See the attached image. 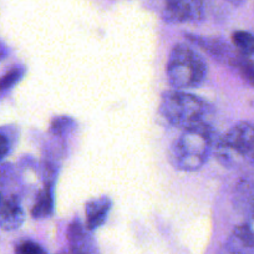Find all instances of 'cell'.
<instances>
[{
  "mask_svg": "<svg viewBox=\"0 0 254 254\" xmlns=\"http://www.w3.org/2000/svg\"><path fill=\"white\" fill-rule=\"evenodd\" d=\"M60 254H67V253H60Z\"/></svg>",
  "mask_w": 254,
  "mask_h": 254,
  "instance_id": "d6986e66",
  "label": "cell"
},
{
  "mask_svg": "<svg viewBox=\"0 0 254 254\" xmlns=\"http://www.w3.org/2000/svg\"><path fill=\"white\" fill-rule=\"evenodd\" d=\"M25 221V213L16 196H11L0 203V228L4 231L18 229Z\"/></svg>",
  "mask_w": 254,
  "mask_h": 254,
  "instance_id": "52a82bcc",
  "label": "cell"
},
{
  "mask_svg": "<svg viewBox=\"0 0 254 254\" xmlns=\"http://www.w3.org/2000/svg\"><path fill=\"white\" fill-rule=\"evenodd\" d=\"M15 254H48V252L39 243L33 241H24L16 246Z\"/></svg>",
  "mask_w": 254,
  "mask_h": 254,
  "instance_id": "9a60e30c",
  "label": "cell"
},
{
  "mask_svg": "<svg viewBox=\"0 0 254 254\" xmlns=\"http://www.w3.org/2000/svg\"><path fill=\"white\" fill-rule=\"evenodd\" d=\"M228 64L238 72L241 79L249 85L251 87H254V61L249 56L243 55L241 53H237L229 59Z\"/></svg>",
  "mask_w": 254,
  "mask_h": 254,
  "instance_id": "9c48e42d",
  "label": "cell"
},
{
  "mask_svg": "<svg viewBox=\"0 0 254 254\" xmlns=\"http://www.w3.org/2000/svg\"><path fill=\"white\" fill-rule=\"evenodd\" d=\"M72 120L70 117H56L53 122H51L50 131L54 133V135H64V133L69 132L70 127L72 126Z\"/></svg>",
  "mask_w": 254,
  "mask_h": 254,
  "instance_id": "5bb4252c",
  "label": "cell"
},
{
  "mask_svg": "<svg viewBox=\"0 0 254 254\" xmlns=\"http://www.w3.org/2000/svg\"><path fill=\"white\" fill-rule=\"evenodd\" d=\"M203 15V0H162V18L168 23H196Z\"/></svg>",
  "mask_w": 254,
  "mask_h": 254,
  "instance_id": "5b68a950",
  "label": "cell"
},
{
  "mask_svg": "<svg viewBox=\"0 0 254 254\" xmlns=\"http://www.w3.org/2000/svg\"><path fill=\"white\" fill-rule=\"evenodd\" d=\"M216 156L227 167L243 161L254 162V125L242 121L231 127L217 142Z\"/></svg>",
  "mask_w": 254,
  "mask_h": 254,
  "instance_id": "277c9868",
  "label": "cell"
},
{
  "mask_svg": "<svg viewBox=\"0 0 254 254\" xmlns=\"http://www.w3.org/2000/svg\"><path fill=\"white\" fill-rule=\"evenodd\" d=\"M53 193L49 187H45L36 198L35 204L31 209V216L34 218H46L53 213Z\"/></svg>",
  "mask_w": 254,
  "mask_h": 254,
  "instance_id": "30bf717a",
  "label": "cell"
},
{
  "mask_svg": "<svg viewBox=\"0 0 254 254\" xmlns=\"http://www.w3.org/2000/svg\"><path fill=\"white\" fill-rule=\"evenodd\" d=\"M3 201V194H1V190H0V203Z\"/></svg>",
  "mask_w": 254,
  "mask_h": 254,
  "instance_id": "ac0fdd59",
  "label": "cell"
},
{
  "mask_svg": "<svg viewBox=\"0 0 254 254\" xmlns=\"http://www.w3.org/2000/svg\"><path fill=\"white\" fill-rule=\"evenodd\" d=\"M229 4H232L233 6H241L246 3L247 0H227Z\"/></svg>",
  "mask_w": 254,
  "mask_h": 254,
  "instance_id": "e0dca14e",
  "label": "cell"
},
{
  "mask_svg": "<svg viewBox=\"0 0 254 254\" xmlns=\"http://www.w3.org/2000/svg\"><path fill=\"white\" fill-rule=\"evenodd\" d=\"M206 111L203 100L181 90L166 91L161 97L160 112L171 125L181 130L203 121Z\"/></svg>",
  "mask_w": 254,
  "mask_h": 254,
  "instance_id": "3957f363",
  "label": "cell"
},
{
  "mask_svg": "<svg viewBox=\"0 0 254 254\" xmlns=\"http://www.w3.org/2000/svg\"><path fill=\"white\" fill-rule=\"evenodd\" d=\"M213 143L214 132L207 122L186 127L171 147V163L177 170L186 172L201 170L208 161Z\"/></svg>",
  "mask_w": 254,
  "mask_h": 254,
  "instance_id": "6da1fadb",
  "label": "cell"
},
{
  "mask_svg": "<svg viewBox=\"0 0 254 254\" xmlns=\"http://www.w3.org/2000/svg\"><path fill=\"white\" fill-rule=\"evenodd\" d=\"M234 237L243 246L254 249V207L249 214L248 219L244 223L239 224L234 229Z\"/></svg>",
  "mask_w": 254,
  "mask_h": 254,
  "instance_id": "8fae6325",
  "label": "cell"
},
{
  "mask_svg": "<svg viewBox=\"0 0 254 254\" xmlns=\"http://www.w3.org/2000/svg\"><path fill=\"white\" fill-rule=\"evenodd\" d=\"M232 43L238 53L246 56H254V35L248 31L237 30L232 34Z\"/></svg>",
  "mask_w": 254,
  "mask_h": 254,
  "instance_id": "7c38bea8",
  "label": "cell"
},
{
  "mask_svg": "<svg viewBox=\"0 0 254 254\" xmlns=\"http://www.w3.org/2000/svg\"><path fill=\"white\" fill-rule=\"evenodd\" d=\"M168 84L173 90L185 91L199 87L208 76L206 60L193 48L178 44L171 50L166 65Z\"/></svg>",
  "mask_w": 254,
  "mask_h": 254,
  "instance_id": "7a4b0ae2",
  "label": "cell"
},
{
  "mask_svg": "<svg viewBox=\"0 0 254 254\" xmlns=\"http://www.w3.org/2000/svg\"><path fill=\"white\" fill-rule=\"evenodd\" d=\"M24 75L23 69H13L9 72H6L4 76L0 77V91H5L9 90L10 87H13L14 85L18 81H20V79Z\"/></svg>",
  "mask_w": 254,
  "mask_h": 254,
  "instance_id": "4fadbf2b",
  "label": "cell"
},
{
  "mask_svg": "<svg viewBox=\"0 0 254 254\" xmlns=\"http://www.w3.org/2000/svg\"><path fill=\"white\" fill-rule=\"evenodd\" d=\"M9 152V141L3 133L0 132V161L3 160Z\"/></svg>",
  "mask_w": 254,
  "mask_h": 254,
  "instance_id": "2e32d148",
  "label": "cell"
},
{
  "mask_svg": "<svg viewBox=\"0 0 254 254\" xmlns=\"http://www.w3.org/2000/svg\"><path fill=\"white\" fill-rule=\"evenodd\" d=\"M111 206L112 202L109 197H101L90 201L86 204V228L92 232L101 227L109 216Z\"/></svg>",
  "mask_w": 254,
  "mask_h": 254,
  "instance_id": "ba28073f",
  "label": "cell"
},
{
  "mask_svg": "<svg viewBox=\"0 0 254 254\" xmlns=\"http://www.w3.org/2000/svg\"><path fill=\"white\" fill-rule=\"evenodd\" d=\"M67 239L70 254H101L91 231H89L79 219H75L70 223Z\"/></svg>",
  "mask_w": 254,
  "mask_h": 254,
  "instance_id": "8992f818",
  "label": "cell"
}]
</instances>
